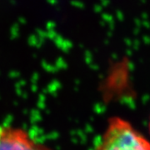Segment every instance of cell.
<instances>
[{"mask_svg":"<svg viewBox=\"0 0 150 150\" xmlns=\"http://www.w3.org/2000/svg\"><path fill=\"white\" fill-rule=\"evenodd\" d=\"M94 150H150V140L128 120L115 116L108 120Z\"/></svg>","mask_w":150,"mask_h":150,"instance_id":"6da1fadb","label":"cell"},{"mask_svg":"<svg viewBox=\"0 0 150 150\" xmlns=\"http://www.w3.org/2000/svg\"><path fill=\"white\" fill-rule=\"evenodd\" d=\"M0 150H50L48 147L33 139L23 129L2 127Z\"/></svg>","mask_w":150,"mask_h":150,"instance_id":"7a4b0ae2","label":"cell"},{"mask_svg":"<svg viewBox=\"0 0 150 150\" xmlns=\"http://www.w3.org/2000/svg\"><path fill=\"white\" fill-rule=\"evenodd\" d=\"M149 134H150V118H149Z\"/></svg>","mask_w":150,"mask_h":150,"instance_id":"3957f363","label":"cell"},{"mask_svg":"<svg viewBox=\"0 0 150 150\" xmlns=\"http://www.w3.org/2000/svg\"><path fill=\"white\" fill-rule=\"evenodd\" d=\"M1 130H2V127H0V134H1Z\"/></svg>","mask_w":150,"mask_h":150,"instance_id":"277c9868","label":"cell"}]
</instances>
